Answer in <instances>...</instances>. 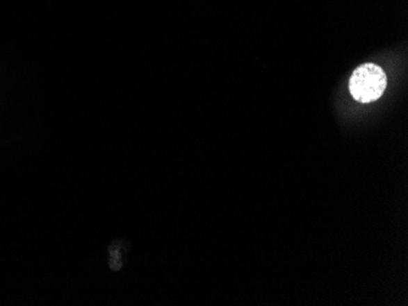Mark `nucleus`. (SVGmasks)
<instances>
[{"mask_svg": "<svg viewBox=\"0 0 408 306\" xmlns=\"http://www.w3.org/2000/svg\"><path fill=\"white\" fill-rule=\"evenodd\" d=\"M386 74L380 66L373 62H366L358 66L353 71L348 82V88L353 99L363 104L378 101L386 90Z\"/></svg>", "mask_w": 408, "mask_h": 306, "instance_id": "obj_1", "label": "nucleus"}]
</instances>
